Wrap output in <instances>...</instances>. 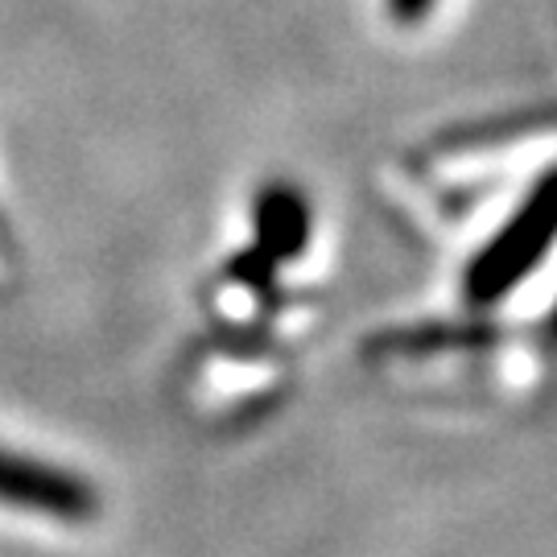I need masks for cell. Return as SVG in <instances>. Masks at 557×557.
I'll list each match as a JSON object with an SVG mask.
<instances>
[{"mask_svg":"<svg viewBox=\"0 0 557 557\" xmlns=\"http://www.w3.org/2000/svg\"><path fill=\"white\" fill-rule=\"evenodd\" d=\"M557 244V170H549L524 195L517 211L504 220L496 236L487 239L467 264L462 294L471 306H496L520 281L533 277L541 257Z\"/></svg>","mask_w":557,"mask_h":557,"instance_id":"obj_1","label":"cell"},{"mask_svg":"<svg viewBox=\"0 0 557 557\" xmlns=\"http://www.w3.org/2000/svg\"><path fill=\"white\" fill-rule=\"evenodd\" d=\"M0 504L17 512H34V517L66 520V524H83L100 508L96 487L87 479L62 471L46 458L4 450V446H0Z\"/></svg>","mask_w":557,"mask_h":557,"instance_id":"obj_2","label":"cell"},{"mask_svg":"<svg viewBox=\"0 0 557 557\" xmlns=\"http://www.w3.org/2000/svg\"><path fill=\"white\" fill-rule=\"evenodd\" d=\"M310 202L294 182H269L252 202L257 252L264 260H294L310 244Z\"/></svg>","mask_w":557,"mask_h":557,"instance_id":"obj_3","label":"cell"},{"mask_svg":"<svg viewBox=\"0 0 557 557\" xmlns=\"http://www.w3.org/2000/svg\"><path fill=\"white\" fill-rule=\"evenodd\" d=\"M388 4V17L397 21V25H418L434 13V4L438 0H384Z\"/></svg>","mask_w":557,"mask_h":557,"instance_id":"obj_4","label":"cell"}]
</instances>
